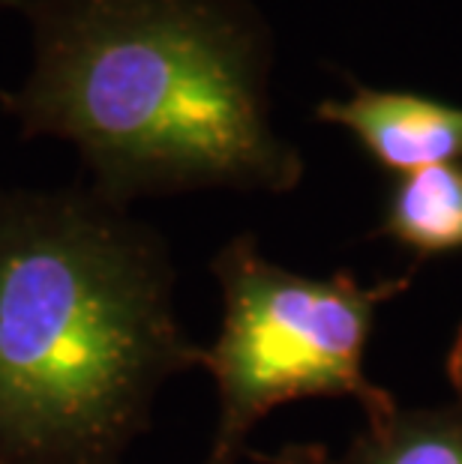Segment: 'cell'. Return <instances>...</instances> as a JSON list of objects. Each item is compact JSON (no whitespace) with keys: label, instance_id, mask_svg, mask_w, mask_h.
I'll return each mask as SVG.
<instances>
[{"label":"cell","instance_id":"6da1fadb","mask_svg":"<svg viewBox=\"0 0 462 464\" xmlns=\"http://www.w3.org/2000/svg\"><path fill=\"white\" fill-rule=\"evenodd\" d=\"M34 63L0 102L70 141L117 207L199 189L285 195L298 147L270 123V31L247 0H34Z\"/></svg>","mask_w":462,"mask_h":464},{"label":"cell","instance_id":"7a4b0ae2","mask_svg":"<svg viewBox=\"0 0 462 464\" xmlns=\"http://www.w3.org/2000/svg\"><path fill=\"white\" fill-rule=\"evenodd\" d=\"M192 369L151 225L91 186L0 189V464H123Z\"/></svg>","mask_w":462,"mask_h":464},{"label":"cell","instance_id":"3957f363","mask_svg":"<svg viewBox=\"0 0 462 464\" xmlns=\"http://www.w3.org/2000/svg\"><path fill=\"white\" fill-rule=\"evenodd\" d=\"M211 273L222 321L204 348L216 429L202 464H243L250 434L282 404L355 399L367 422L399 404L367 374V351L378 312L411 288L418 266L372 285L351 270L307 276L270 261L252 234H238L213 255Z\"/></svg>","mask_w":462,"mask_h":464},{"label":"cell","instance_id":"277c9868","mask_svg":"<svg viewBox=\"0 0 462 464\" xmlns=\"http://www.w3.org/2000/svg\"><path fill=\"white\" fill-rule=\"evenodd\" d=\"M316 117L346 130L372 162L397 177L432 165H462V105L355 82L351 96L324 100Z\"/></svg>","mask_w":462,"mask_h":464},{"label":"cell","instance_id":"5b68a950","mask_svg":"<svg viewBox=\"0 0 462 464\" xmlns=\"http://www.w3.org/2000/svg\"><path fill=\"white\" fill-rule=\"evenodd\" d=\"M376 237H388L418 258L462 252V165H432L393 180Z\"/></svg>","mask_w":462,"mask_h":464},{"label":"cell","instance_id":"8992f818","mask_svg":"<svg viewBox=\"0 0 462 464\" xmlns=\"http://www.w3.org/2000/svg\"><path fill=\"white\" fill-rule=\"evenodd\" d=\"M339 464H462V401L393 408L367 422Z\"/></svg>","mask_w":462,"mask_h":464},{"label":"cell","instance_id":"52a82bcc","mask_svg":"<svg viewBox=\"0 0 462 464\" xmlns=\"http://www.w3.org/2000/svg\"><path fill=\"white\" fill-rule=\"evenodd\" d=\"M247 459L259 464H339L324 443H282V447L273 452L250 450Z\"/></svg>","mask_w":462,"mask_h":464},{"label":"cell","instance_id":"ba28073f","mask_svg":"<svg viewBox=\"0 0 462 464\" xmlns=\"http://www.w3.org/2000/svg\"><path fill=\"white\" fill-rule=\"evenodd\" d=\"M445 374L450 390H454V399L462 401V321L457 324L454 339H450V348L445 353Z\"/></svg>","mask_w":462,"mask_h":464},{"label":"cell","instance_id":"9c48e42d","mask_svg":"<svg viewBox=\"0 0 462 464\" xmlns=\"http://www.w3.org/2000/svg\"><path fill=\"white\" fill-rule=\"evenodd\" d=\"M34 0H0V9H25Z\"/></svg>","mask_w":462,"mask_h":464}]
</instances>
